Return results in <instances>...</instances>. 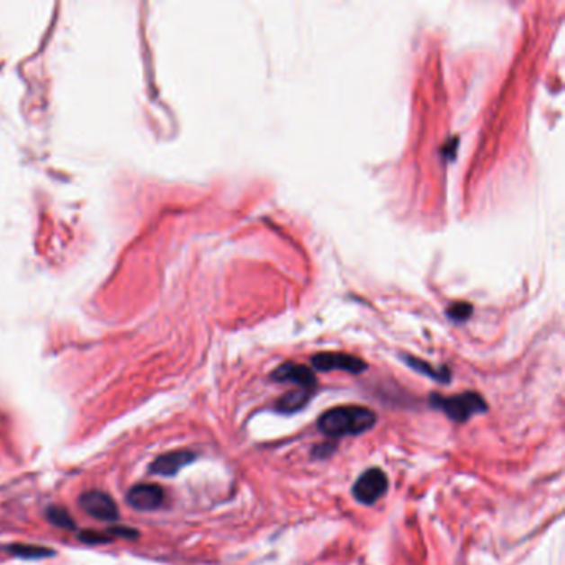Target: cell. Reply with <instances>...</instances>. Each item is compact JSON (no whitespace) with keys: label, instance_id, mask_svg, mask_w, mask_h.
Masks as SVG:
<instances>
[{"label":"cell","instance_id":"1","mask_svg":"<svg viewBox=\"0 0 565 565\" xmlns=\"http://www.w3.org/2000/svg\"><path fill=\"white\" fill-rule=\"evenodd\" d=\"M377 423V413L373 409L360 405H344L322 413L317 421V428L325 436L336 440L363 435L375 428Z\"/></svg>","mask_w":565,"mask_h":565},{"label":"cell","instance_id":"2","mask_svg":"<svg viewBox=\"0 0 565 565\" xmlns=\"http://www.w3.org/2000/svg\"><path fill=\"white\" fill-rule=\"evenodd\" d=\"M429 407L443 411L454 423H466L476 415L488 411L486 399L476 391H464L454 397H443L433 393L429 397Z\"/></svg>","mask_w":565,"mask_h":565},{"label":"cell","instance_id":"3","mask_svg":"<svg viewBox=\"0 0 565 565\" xmlns=\"http://www.w3.org/2000/svg\"><path fill=\"white\" fill-rule=\"evenodd\" d=\"M388 488H390V481H388L387 472L380 468H370L363 474H360V478L352 488V494L356 503L373 506L387 494Z\"/></svg>","mask_w":565,"mask_h":565},{"label":"cell","instance_id":"4","mask_svg":"<svg viewBox=\"0 0 565 565\" xmlns=\"http://www.w3.org/2000/svg\"><path fill=\"white\" fill-rule=\"evenodd\" d=\"M310 365L317 372H346L352 375H360L367 370L368 365L355 355L344 354V352H322L310 358Z\"/></svg>","mask_w":565,"mask_h":565},{"label":"cell","instance_id":"5","mask_svg":"<svg viewBox=\"0 0 565 565\" xmlns=\"http://www.w3.org/2000/svg\"><path fill=\"white\" fill-rule=\"evenodd\" d=\"M78 504L85 513L102 523H116L120 519L118 506L113 498L106 492L98 489L84 492L78 499Z\"/></svg>","mask_w":565,"mask_h":565},{"label":"cell","instance_id":"6","mask_svg":"<svg viewBox=\"0 0 565 565\" xmlns=\"http://www.w3.org/2000/svg\"><path fill=\"white\" fill-rule=\"evenodd\" d=\"M271 380L277 383H292L297 388L307 391H314L317 388V378L314 370L295 362H285L281 367L275 368L271 373Z\"/></svg>","mask_w":565,"mask_h":565},{"label":"cell","instance_id":"7","mask_svg":"<svg viewBox=\"0 0 565 565\" xmlns=\"http://www.w3.org/2000/svg\"><path fill=\"white\" fill-rule=\"evenodd\" d=\"M198 454L191 450H176L165 453L157 456V460L149 464V472L163 476V478H173L176 476L183 468H186L191 462H194Z\"/></svg>","mask_w":565,"mask_h":565},{"label":"cell","instance_id":"8","mask_svg":"<svg viewBox=\"0 0 565 565\" xmlns=\"http://www.w3.org/2000/svg\"><path fill=\"white\" fill-rule=\"evenodd\" d=\"M165 503V491L157 484H137L126 492V504L137 511H157Z\"/></svg>","mask_w":565,"mask_h":565},{"label":"cell","instance_id":"9","mask_svg":"<svg viewBox=\"0 0 565 565\" xmlns=\"http://www.w3.org/2000/svg\"><path fill=\"white\" fill-rule=\"evenodd\" d=\"M314 397V391H307L302 388H297L293 391L285 393L283 397L279 398L275 401V411L281 413V415H293V413H299L300 409H304L309 401Z\"/></svg>","mask_w":565,"mask_h":565},{"label":"cell","instance_id":"10","mask_svg":"<svg viewBox=\"0 0 565 565\" xmlns=\"http://www.w3.org/2000/svg\"><path fill=\"white\" fill-rule=\"evenodd\" d=\"M401 358H403V362H405L409 368H413L415 372H418L421 375H426V377L435 380V381H438V383L446 385V383H450L451 381V372L448 367L435 368L433 365H429L428 362L419 360V358H415V356L411 355H403Z\"/></svg>","mask_w":565,"mask_h":565},{"label":"cell","instance_id":"11","mask_svg":"<svg viewBox=\"0 0 565 565\" xmlns=\"http://www.w3.org/2000/svg\"><path fill=\"white\" fill-rule=\"evenodd\" d=\"M4 552L13 555V557H19V559H25V561H35V559H47V557H53L55 551L50 547H42V545L33 544H9L2 547Z\"/></svg>","mask_w":565,"mask_h":565},{"label":"cell","instance_id":"12","mask_svg":"<svg viewBox=\"0 0 565 565\" xmlns=\"http://www.w3.org/2000/svg\"><path fill=\"white\" fill-rule=\"evenodd\" d=\"M45 517H47L49 523L53 524V525L58 527V529L74 531L75 527H76V525H75L74 517L70 516V513H68L67 509H63V507H58V506L47 507Z\"/></svg>","mask_w":565,"mask_h":565},{"label":"cell","instance_id":"13","mask_svg":"<svg viewBox=\"0 0 565 565\" xmlns=\"http://www.w3.org/2000/svg\"><path fill=\"white\" fill-rule=\"evenodd\" d=\"M78 539L86 544H105L113 541V537L108 533H96V531H82L78 533Z\"/></svg>","mask_w":565,"mask_h":565},{"label":"cell","instance_id":"14","mask_svg":"<svg viewBox=\"0 0 565 565\" xmlns=\"http://www.w3.org/2000/svg\"><path fill=\"white\" fill-rule=\"evenodd\" d=\"M472 314V307L466 302H460V304H454L448 310L451 320H456V322H464L468 320Z\"/></svg>","mask_w":565,"mask_h":565},{"label":"cell","instance_id":"15","mask_svg":"<svg viewBox=\"0 0 565 565\" xmlns=\"http://www.w3.org/2000/svg\"><path fill=\"white\" fill-rule=\"evenodd\" d=\"M106 533L112 535L113 539L120 537V539H128V541H135V539H138V535H139L137 529H131V527H126V525H113Z\"/></svg>","mask_w":565,"mask_h":565},{"label":"cell","instance_id":"16","mask_svg":"<svg viewBox=\"0 0 565 565\" xmlns=\"http://www.w3.org/2000/svg\"><path fill=\"white\" fill-rule=\"evenodd\" d=\"M336 444L328 443V444H320V446L314 448V450H312V454L317 456V458H328L332 453H336Z\"/></svg>","mask_w":565,"mask_h":565}]
</instances>
